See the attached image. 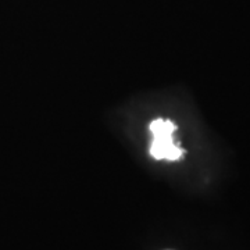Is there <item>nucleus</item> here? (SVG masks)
<instances>
[{
  "mask_svg": "<svg viewBox=\"0 0 250 250\" xmlns=\"http://www.w3.org/2000/svg\"><path fill=\"white\" fill-rule=\"evenodd\" d=\"M149 129L153 135L150 145V156L156 160H179L184 154V150L172 141V132L175 131V124L167 120H154L149 125Z\"/></svg>",
  "mask_w": 250,
  "mask_h": 250,
  "instance_id": "nucleus-1",
  "label": "nucleus"
}]
</instances>
